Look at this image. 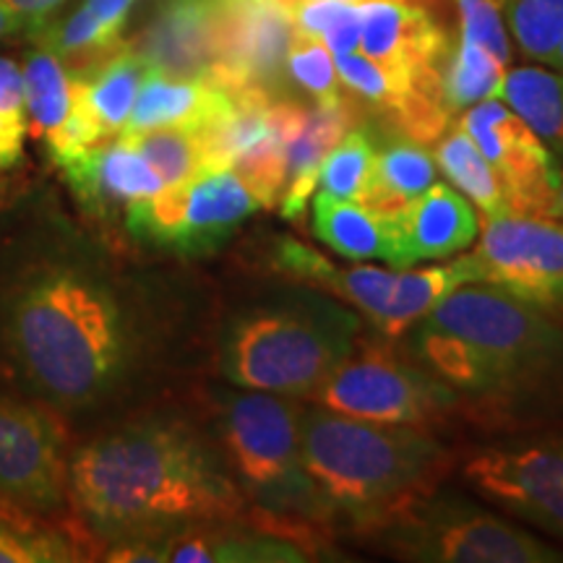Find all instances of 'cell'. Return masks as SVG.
<instances>
[{
  "instance_id": "obj_1",
  "label": "cell",
  "mask_w": 563,
  "mask_h": 563,
  "mask_svg": "<svg viewBox=\"0 0 563 563\" xmlns=\"http://www.w3.org/2000/svg\"><path fill=\"white\" fill-rule=\"evenodd\" d=\"M0 347L60 412L102 405L131 371L136 323L115 282L68 243H34L0 279Z\"/></svg>"
},
{
  "instance_id": "obj_2",
  "label": "cell",
  "mask_w": 563,
  "mask_h": 563,
  "mask_svg": "<svg viewBox=\"0 0 563 563\" xmlns=\"http://www.w3.org/2000/svg\"><path fill=\"white\" fill-rule=\"evenodd\" d=\"M68 504L104 545L232 522L243 493L224 456L183 422L141 420L68 456Z\"/></svg>"
},
{
  "instance_id": "obj_3",
  "label": "cell",
  "mask_w": 563,
  "mask_h": 563,
  "mask_svg": "<svg viewBox=\"0 0 563 563\" xmlns=\"http://www.w3.org/2000/svg\"><path fill=\"white\" fill-rule=\"evenodd\" d=\"M300 454L321 514L371 527L418 501L443 467V449L418 426H389L332 410L300 415Z\"/></svg>"
},
{
  "instance_id": "obj_4",
  "label": "cell",
  "mask_w": 563,
  "mask_h": 563,
  "mask_svg": "<svg viewBox=\"0 0 563 563\" xmlns=\"http://www.w3.org/2000/svg\"><path fill=\"white\" fill-rule=\"evenodd\" d=\"M361 319L321 298L253 308L230 323L220 363L230 384L282 397H311L355 350Z\"/></svg>"
},
{
  "instance_id": "obj_5",
  "label": "cell",
  "mask_w": 563,
  "mask_h": 563,
  "mask_svg": "<svg viewBox=\"0 0 563 563\" xmlns=\"http://www.w3.org/2000/svg\"><path fill=\"white\" fill-rule=\"evenodd\" d=\"M220 446L241 493L269 517H323L300 454V410L269 391L224 394Z\"/></svg>"
},
{
  "instance_id": "obj_6",
  "label": "cell",
  "mask_w": 563,
  "mask_h": 563,
  "mask_svg": "<svg viewBox=\"0 0 563 563\" xmlns=\"http://www.w3.org/2000/svg\"><path fill=\"white\" fill-rule=\"evenodd\" d=\"M428 327L462 336L501 373L506 389L538 382L563 363V329L548 311L496 285L454 287L426 316Z\"/></svg>"
},
{
  "instance_id": "obj_7",
  "label": "cell",
  "mask_w": 563,
  "mask_h": 563,
  "mask_svg": "<svg viewBox=\"0 0 563 563\" xmlns=\"http://www.w3.org/2000/svg\"><path fill=\"white\" fill-rule=\"evenodd\" d=\"M376 530L386 548L428 563H551L563 555L522 527L462 501H418L391 514Z\"/></svg>"
},
{
  "instance_id": "obj_8",
  "label": "cell",
  "mask_w": 563,
  "mask_h": 563,
  "mask_svg": "<svg viewBox=\"0 0 563 563\" xmlns=\"http://www.w3.org/2000/svg\"><path fill=\"white\" fill-rule=\"evenodd\" d=\"M258 209L262 201L235 170H201L133 203L123 217L139 241L196 256L228 241Z\"/></svg>"
},
{
  "instance_id": "obj_9",
  "label": "cell",
  "mask_w": 563,
  "mask_h": 563,
  "mask_svg": "<svg viewBox=\"0 0 563 563\" xmlns=\"http://www.w3.org/2000/svg\"><path fill=\"white\" fill-rule=\"evenodd\" d=\"M311 399L347 418L420 428L443 412L449 391L428 373L399 361L391 347L368 342L355 344Z\"/></svg>"
},
{
  "instance_id": "obj_10",
  "label": "cell",
  "mask_w": 563,
  "mask_h": 563,
  "mask_svg": "<svg viewBox=\"0 0 563 563\" xmlns=\"http://www.w3.org/2000/svg\"><path fill=\"white\" fill-rule=\"evenodd\" d=\"M456 262L467 282L496 285L548 313H563V220L488 217L481 243Z\"/></svg>"
},
{
  "instance_id": "obj_11",
  "label": "cell",
  "mask_w": 563,
  "mask_h": 563,
  "mask_svg": "<svg viewBox=\"0 0 563 563\" xmlns=\"http://www.w3.org/2000/svg\"><path fill=\"white\" fill-rule=\"evenodd\" d=\"M0 504L53 514L68 504V456L51 412L0 399Z\"/></svg>"
},
{
  "instance_id": "obj_12",
  "label": "cell",
  "mask_w": 563,
  "mask_h": 563,
  "mask_svg": "<svg viewBox=\"0 0 563 563\" xmlns=\"http://www.w3.org/2000/svg\"><path fill=\"white\" fill-rule=\"evenodd\" d=\"M498 175L509 214L551 217L561 170L553 152L509 104L475 102L460 123Z\"/></svg>"
},
{
  "instance_id": "obj_13",
  "label": "cell",
  "mask_w": 563,
  "mask_h": 563,
  "mask_svg": "<svg viewBox=\"0 0 563 563\" xmlns=\"http://www.w3.org/2000/svg\"><path fill=\"white\" fill-rule=\"evenodd\" d=\"M357 9L363 21L361 51L394 84L386 115L415 89L441 91V66L452 47L431 13L412 0H357Z\"/></svg>"
},
{
  "instance_id": "obj_14",
  "label": "cell",
  "mask_w": 563,
  "mask_h": 563,
  "mask_svg": "<svg viewBox=\"0 0 563 563\" xmlns=\"http://www.w3.org/2000/svg\"><path fill=\"white\" fill-rule=\"evenodd\" d=\"M462 473L490 504L563 538V441L490 449Z\"/></svg>"
},
{
  "instance_id": "obj_15",
  "label": "cell",
  "mask_w": 563,
  "mask_h": 563,
  "mask_svg": "<svg viewBox=\"0 0 563 563\" xmlns=\"http://www.w3.org/2000/svg\"><path fill=\"white\" fill-rule=\"evenodd\" d=\"M389 224V258L386 264L407 269L418 262L454 256L467 249L477 235V217L467 199L454 188L433 183L402 211L386 220Z\"/></svg>"
},
{
  "instance_id": "obj_16",
  "label": "cell",
  "mask_w": 563,
  "mask_h": 563,
  "mask_svg": "<svg viewBox=\"0 0 563 563\" xmlns=\"http://www.w3.org/2000/svg\"><path fill=\"white\" fill-rule=\"evenodd\" d=\"M60 173L84 209L110 217L133 203L152 199L165 183L129 136H115L63 162Z\"/></svg>"
},
{
  "instance_id": "obj_17",
  "label": "cell",
  "mask_w": 563,
  "mask_h": 563,
  "mask_svg": "<svg viewBox=\"0 0 563 563\" xmlns=\"http://www.w3.org/2000/svg\"><path fill=\"white\" fill-rule=\"evenodd\" d=\"M21 74L30 133L45 141V150L55 165L60 167L76 154L97 146L76 112V70L68 68L66 60L37 42V47L26 55Z\"/></svg>"
},
{
  "instance_id": "obj_18",
  "label": "cell",
  "mask_w": 563,
  "mask_h": 563,
  "mask_svg": "<svg viewBox=\"0 0 563 563\" xmlns=\"http://www.w3.org/2000/svg\"><path fill=\"white\" fill-rule=\"evenodd\" d=\"M133 47L152 70L175 79H207L217 60L214 0H162Z\"/></svg>"
},
{
  "instance_id": "obj_19",
  "label": "cell",
  "mask_w": 563,
  "mask_h": 563,
  "mask_svg": "<svg viewBox=\"0 0 563 563\" xmlns=\"http://www.w3.org/2000/svg\"><path fill=\"white\" fill-rule=\"evenodd\" d=\"M76 70V110L97 144L121 136L152 66L133 45Z\"/></svg>"
},
{
  "instance_id": "obj_20",
  "label": "cell",
  "mask_w": 563,
  "mask_h": 563,
  "mask_svg": "<svg viewBox=\"0 0 563 563\" xmlns=\"http://www.w3.org/2000/svg\"><path fill=\"white\" fill-rule=\"evenodd\" d=\"M232 104V95L211 79H175L150 70L121 136L154 129H207Z\"/></svg>"
},
{
  "instance_id": "obj_21",
  "label": "cell",
  "mask_w": 563,
  "mask_h": 563,
  "mask_svg": "<svg viewBox=\"0 0 563 563\" xmlns=\"http://www.w3.org/2000/svg\"><path fill=\"white\" fill-rule=\"evenodd\" d=\"M363 112L352 97L342 95L336 100L316 102L308 108L306 123L298 136L290 141V175H287L285 194H282V217L298 220L306 211L316 186H319V170L327 154L344 139L352 125L361 123Z\"/></svg>"
},
{
  "instance_id": "obj_22",
  "label": "cell",
  "mask_w": 563,
  "mask_h": 563,
  "mask_svg": "<svg viewBox=\"0 0 563 563\" xmlns=\"http://www.w3.org/2000/svg\"><path fill=\"white\" fill-rule=\"evenodd\" d=\"M277 266L298 282L316 285L319 290L332 292L334 298L361 308L373 323L384 319L399 274L376 269V266L340 269L329 258H323L321 253H316L298 241H282L277 245Z\"/></svg>"
},
{
  "instance_id": "obj_23",
  "label": "cell",
  "mask_w": 563,
  "mask_h": 563,
  "mask_svg": "<svg viewBox=\"0 0 563 563\" xmlns=\"http://www.w3.org/2000/svg\"><path fill=\"white\" fill-rule=\"evenodd\" d=\"M136 3L139 0H84L66 19L53 21L34 34V40L66 63L87 60L84 66H89L123 45V30Z\"/></svg>"
},
{
  "instance_id": "obj_24",
  "label": "cell",
  "mask_w": 563,
  "mask_h": 563,
  "mask_svg": "<svg viewBox=\"0 0 563 563\" xmlns=\"http://www.w3.org/2000/svg\"><path fill=\"white\" fill-rule=\"evenodd\" d=\"M435 183L433 157L418 141L399 136L378 144L376 165L361 203L382 220H391L405 203Z\"/></svg>"
},
{
  "instance_id": "obj_25",
  "label": "cell",
  "mask_w": 563,
  "mask_h": 563,
  "mask_svg": "<svg viewBox=\"0 0 563 563\" xmlns=\"http://www.w3.org/2000/svg\"><path fill=\"white\" fill-rule=\"evenodd\" d=\"M313 232L323 245L350 262L389 258V224L361 201L319 194L313 207Z\"/></svg>"
},
{
  "instance_id": "obj_26",
  "label": "cell",
  "mask_w": 563,
  "mask_h": 563,
  "mask_svg": "<svg viewBox=\"0 0 563 563\" xmlns=\"http://www.w3.org/2000/svg\"><path fill=\"white\" fill-rule=\"evenodd\" d=\"M498 97H504L548 150L563 157V70L514 68L504 76Z\"/></svg>"
},
{
  "instance_id": "obj_27",
  "label": "cell",
  "mask_w": 563,
  "mask_h": 563,
  "mask_svg": "<svg viewBox=\"0 0 563 563\" xmlns=\"http://www.w3.org/2000/svg\"><path fill=\"white\" fill-rule=\"evenodd\" d=\"M467 282L460 262L449 266H428V269H412L397 274V287L386 308L384 319L376 323L386 336H399L410 329L415 321L426 319L441 298H446L454 287Z\"/></svg>"
},
{
  "instance_id": "obj_28",
  "label": "cell",
  "mask_w": 563,
  "mask_h": 563,
  "mask_svg": "<svg viewBox=\"0 0 563 563\" xmlns=\"http://www.w3.org/2000/svg\"><path fill=\"white\" fill-rule=\"evenodd\" d=\"M435 159H439L443 175H446L467 199H473L477 207L483 209L485 217L509 214L504 199V188L501 183H498L496 170H493L490 162L483 157L481 150L475 146V141L470 139V133L464 131L462 125H456V129L435 146Z\"/></svg>"
},
{
  "instance_id": "obj_29",
  "label": "cell",
  "mask_w": 563,
  "mask_h": 563,
  "mask_svg": "<svg viewBox=\"0 0 563 563\" xmlns=\"http://www.w3.org/2000/svg\"><path fill=\"white\" fill-rule=\"evenodd\" d=\"M418 352L446 384L473 391L506 389L496 365L481 350H475L473 344L452 332L422 323L418 334Z\"/></svg>"
},
{
  "instance_id": "obj_30",
  "label": "cell",
  "mask_w": 563,
  "mask_h": 563,
  "mask_svg": "<svg viewBox=\"0 0 563 563\" xmlns=\"http://www.w3.org/2000/svg\"><path fill=\"white\" fill-rule=\"evenodd\" d=\"M506 76V66L477 42L462 37L441 66V95L449 112L496 97Z\"/></svg>"
},
{
  "instance_id": "obj_31",
  "label": "cell",
  "mask_w": 563,
  "mask_h": 563,
  "mask_svg": "<svg viewBox=\"0 0 563 563\" xmlns=\"http://www.w3.org/2000/svg\"><path fill=\"white\" fill-rule=\"evenodd\" d=\"M378 136L368 125H352L344 139L323 159L319 170L321 194L344 201H361L376 165Z\"/></svg>"
},
{
  "instance_id": "obj_32",
  "label": "cell",
  "mask_w": 563,
  "mask_h": 563,
  "mask_svg": "<svg viewBox=\"0 0 563 563\" xmlns=\"http://www.w3.org/2000/svg\"><path fill=\"white\" fill-rule=\"evenodd\" d=\"M165 186H175L209 170L199 129H154L129 136Z\"/></svg>"
},
{
  "instance_id": "obj_33",
  "label": "cell",
  "mask_w": 563,
  "mask_h": 563,
  "mask_svg": "<svg viewBox=\"0 0 563 563\" xmlns=\"http://www.w3.org/2000/svg\"><path fill=\"white\" fill-rule=\"evenodd\" d=\"M527 58L551 63L563 40V0H498Z\"/></svg>"
},
{
  "instance_id": "obj_34",
  "label": "cell",
  "mask_w": 563,
  "mask_h": 563,
  "mask_svg": "<svg viewBox=\"0 0 563 563\" xmlns=\"http://www.w3.org/2000/svg\"><path fill=\"white\" fill-rule=\"evenodd\" d=\"M30 139L24 74L9 55H0V178L16 170Z\"/></svg>"
},
{
  "instance_id": "obj_35",
  "label": "cell",
  "mask_w": 563,
  "mask_h": 563,
  "mask_svg": "<svg viewBox=\"0 0 563 563\" xmlns=\"http://www.w3.org/2000/svg\"><path fill=\"white\" fill-rule=\"evenodd\" d=\"M287 76L302 91H308L316 102L342 97L332 53L323 45V40L313 37V34L295 30L290 51H287Z\"/></svg>"
},
{
  "instance_id": "obj_36",
  "label": "cell",
  "mask_w": 563,
  "mask_h": 563,
  "mask_svg": "<svg viewBox=\"0 0 563 563\" xmlns=\"http://www.w3.org/2000/svg\"><path fill=\"white\" fill-rule=\"evenodd\" d=\"M79 548L63 534L13 519H0V563L79 561Z\"/></svg>"
},
{
  "instance_id": "obj_37",
  "label": "cell",
  "mask_w": 563,
  "mask_h": 563,
  "mask_svg": "<svg viewBox=\"0 0 563 563\" xmlns=\"http://www.w3.org/2000/svg\"><path fill=\"white\" fill-rule=\"evenodd\" d=\"M460 11L462 37L477 42L493 58L509 66L511 45L506 37V26L501 19V5L498 0H454Z\"/></svg>"
},
{
  "instance_id": "obj_38",
  "label": "cell",
  "mask_w": 563,
  "mask_h": 563,
  "mask_svg": "<svg viewBox=\"0 0 563 563\" xmlns=\"http://www.w3.org/2000/svg\"><path fill=\"white\" fill-rule=\"evenodd\" d=\"M334 66L340 79L347 84L357 97L376 104L378 110H389V104L394 102V84L389 79V74H386L378 63H373L368 55L363 53H344L334 55Z\"/></svg>"
},
{
  "instance_id": "obj_39",
  "label": "cell",
  "mask_w": 563,
  "mask_h": 563,
  "mask_svg": "<svg viewBox=\"0 0 563 563\" xmlns=\"http://www.w3.org/2000/svg\"><path fill=\"white\" fill-rule=\"evenodd\" d=\"M66 3L68 0H3L5 9L19 21L21 32H30L32 37L51 26Z\"/></svg>"
},
{
  "instance_id": "obj_40",
  "label": "cell",
  "mask_w": 563,
  "mask_h": 563,
  "mask_svg": "<svg viewBox=\"0 0 563 563\" xmlns=\"http://www.w3.org/2000/svg\"><path fill=\"white\" fill-rule=\"evenodd\" d=\"M16 32H21L19 21L13 19V13H11L9 9H5L3 0H0V40L11 37V34H16Z\"/></svg>"
},
{
  "instance_id": "obj_41",
  "label": "cell",
  "mask_w": 563,
  "mask_h": 563,
  "mask_svg": "<svg viewBox=\"0 0 563 563\" xmlns=\"http://www.w3.org/2000/svg\"><path fill=\"white\" fill-rule=\"evenodd\" d=\"M551 217H553V220H563V173H561V178H559V188H555V196H553Z\"/></svg>"
},
{
  "instance_id": "obj_42",
  "label": "cell",
  "mask_w": 563,
  "mask_h": 563,
  "mask_svg": "<svg viewBox=\"0 0 563 563\" xmlns=\"http://www.w3.org/2000/svg\"><path fill=\"white\" fill-rule=\"evenodd\" d=\"M553 68L563 70V40H561V45H559V53H555V58H553Z\"/></svg>"
}]
</instances>
